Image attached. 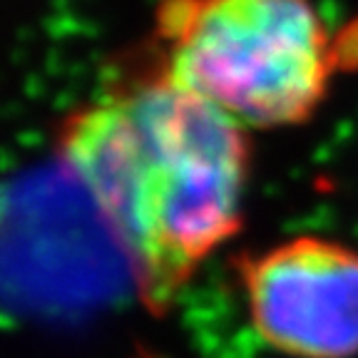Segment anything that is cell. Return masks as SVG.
Listing matches in <instances>:
<instances>
[{
    "label": "cell",
    "mask_w": 358,
    "mask_h": 358,
    "mask_svg": "<svg viewBox=\"0 0 358 358\" xmlns=\"http://www.w3.org/2000/svg\"><path fill=\"white\" fill-rule=\"evenodd\" d=\"M57 162L122 246L152 316L244 229L252 132L169 78L145 50L62 112Z\"/></svg>",
    "instance_id": "obj_1"
},
{
    "label": "cell",
    "mask_w": 358,
    "mask_h": 358,
    "mask_svg": "<svg viewBox=\"0 0 358 358\" xmlns=\"http://www.w3.org/2000/svg\"><path fill=\"white\" fill-rule=\"evenodd\" d=\"M246 321L284 358H358V244L301 231L234 257Z\"/></svg>",
    "instance_id": "obj_3"
},
{
    "label": "cell",
    "mask_w": 358,
    "mask_h": 358,
    "mask_svg": "<svg viewBox=\"0 0 358 358\" xmlns=\"http://www.w3.org/2000/svg\"><path fill=\"white\" fill-rule=\"evenodd\" d=\"M142 50L249 132L313 120L341 67L313 0H157Z\"/></svg>",
    "instance_id": "obj_2"
}]
</instances>
